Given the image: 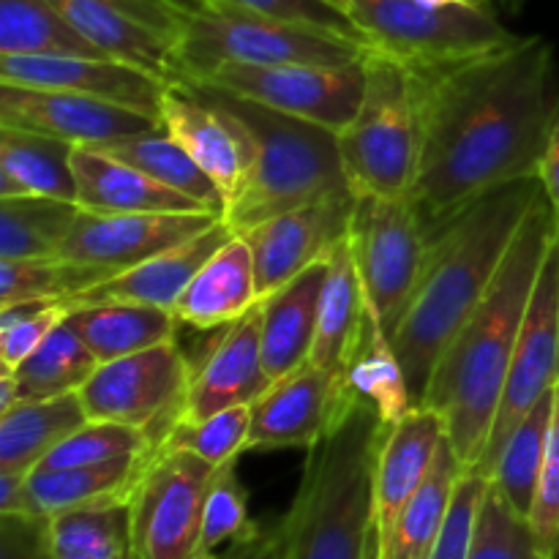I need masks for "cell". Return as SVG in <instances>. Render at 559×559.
I'll use <instances>...</instances> for the list:
<instances>
[{
    "instance_id": "obj_1",
    "label": "cell",
    "mask_w": 559,
    "mask_h": 559,
    "mask_svg": "<svg viewBox=\"0 0 559 559\" xmlns=\"http://www.w3.org/2000/svg\"><path fill=\"white\" fill-rule=\"evenodd\" d=\"M413 74L420 118L413 202L429 233L489 189L538 175L557 104L551 41L519 36Z\"/></svg>"
},
{
    "instance_id": "obj_2",
    "label": "cell",
    "mask_w": 559,
    "mask_h": 559,
    "mask_svg": "<svg viewBox=\"0 0 559 559\" xmlns=\"http://www.w3.org/2000/svg\"><path fill=\"white\" fill-rule=\"evenodd\" d=\"M557 233V216L544 191L519 227L495 282L435 366L420 407L437 409L445 418L448 440L464 469L478 467L486 451L519 331Z\"/></svg>"
},
{
    "instance_id": "obj_3",
    "label": "cell",
    "mask_w": 559,
    "mask_h": 559,
    "mask_svg": "<svg viewBox=\"0 0 559 559\" xmlns=\"http://www.w3.org/2000/svg\"><path fill=\"white\" fill-rule=\"evenodd\" d=\"M540 197L538 175L511 180L429 233L418 284L391 338L415 407L424 404L437 360L495 282L519 227Z\"/></svg>"
},
{
    "instance_id": "obj_4",
    "label": "cell",
    "mask_w": 559,
    "mask_h": 559,
    "mask_svg": "<svg viewBox=\"0 0 559 559\" xmlns=\"http://www.w3.org/2000/svg\"><path fill=\"white\" fill-rule=\"evenodd\" d=\"M391 424L371 404L353 409L309 448L284 522L282 559H369L380 544L374 513L377 459Z\"/></svg>"
},
{
    "instance_id": "obj_5",
    "label": "cell",
    "mask_w": 559,
    "mask_h": 559,
    "mask_svg": "<svg viewBox=\"0 0 559 559\" xmlns=\"http://www.w3.org/2000/svg\"><path fill=\"white\" fill-rule=\"evenodd\" d=\"M227 109L251 140V169L243 191L222 213L235 235L325 197L349 194L338 134L325 126L276 112L207 82H189Z\"/></svg>"
},
{
    "instance_id": "obj_6",
    "label": "cell",
    "mask_w": 559,
    "mask_h": 559,
    "mask_svg": "<svg viewBox=\"0 0 559 559\" xmlns=\"http://www.w3.org/2000/svg\"><path fill=\"white\" fill-rule=\"evenodd\" d=\"M371 44L325 27L271 20L224 3H197L180 14L178 82H202L227 63L347 66L369 55Z\"/></svg>"
},
{
    "instance_id": "obj_7",
    "label": "cell",
    "mask_w": 559,
    "mask_h": 559,
    "mask_svg": "<svg viewBox=\"0 0 559 559\" xmlns=\"http://www.w3.org/2000/svg\"><path fill=\"white\" fill-rule=\"evenodd\" d=\"M338 151L355 194L413 197L420 158L413 66L369 49L364 102L338 131Z\"/></svg>"
},
{
    "instance_id": "obj_8",
    "label": "cell",
    "mask_w": 559,
    "mask_h": 559,
    "mask_svg": "<svg viewBox=\"0 0 559 559\" xmlns=\"http://www.w3.org/2000/svg\"><path fill=\"white\" fill-rule=\"evenodd\" d=\"M349 16L371 49L407 66H440L516 41L491 0L435 5L426 0H349Z\"/></svg>"
},
{
    "instance_id": "obj_9",
    "label": "cell",
    "mask_w": 559,
    "mask_h": 559,
    "mask_svg": "<svg viewBox=\"0 0 559 559\" xmlns=\"http://www.w3.org/2000/svg\"><path fill=\"white\" fill-rule=\"evenodd\" d=\"M347 243L364 284L366 306L385 336L393 338L429 246V229L413 197L355 194Z\"/></svg>"
},
{
    "instance_id": "obj_10",
    "label": "cell",
    "mask_w": 559,
    "mask_h": 559,
    "mask_svg": "<svg viewBox=\"0 0 559 559\" xmlns=\"http://www.w3.org/2000/svg\"><path fill=\"white\" fill-rule=\"evenodd\" d=\"M213 467L178 448H153L129 497L134 559H202V516Z\"/></svg>"
},
{
    "instance_id": "obj_11",
    "label": "cell",
    "mask_w": 559,
    "mask_h": 559,
    "mask_svg": "<svg viewBox=\"0 0 559 559\" xmlns=\"http://www.w3.org/2000/svg\"><path fill=\"white\" fill-rule=\"evenodd\" d=\"M191 385V360L178 342L158 344L126 358L98 364L80 399L91 420L145 429L162 442L180 418Z\"/></svg>"
},
{
    "instance_id": "obj_12",
    "label": "cell",
    "mask_w": 559,
    "mask_h": 559,
    "mask_svg": "<svg viewBox=\"0 0 559 559\" xmlns=\"http://www.w3.org/2000/svg\"><path fill=\"white\" fill-rule=\"evenodd\" d=\"M202 82L338 134L364 102L366 58L347 66L227 63Z\"/></svg>"
},
{
    "instance_id": "obj_13",
    "label": "cell",
    "mask_w": 559,
    "mask_h": 559,
    "mask_svg": "<svg viewBox=\"0 0 559 559\" xmlns=\"http://www.w3.org/2000/svg\"><path fill=\"white\" fill-rule=\"evenodd\" d=\"M559 382V233L551 240L546 260L540 265L516 349H513L511 371H508L506 393L491 426L489 442L480 456V475L491 478L497 456L506 445L508 435L516 429L519 420L557 388Z\"/></svg>"
},
{
    "instance_id": "obj_14",
    "label": "cell",
    "mask_w": 559,
    "mask_h": 559,
    "mask_svg": "<svg viewBox=\"0 0 559 559\" xmlns=\"http://www.w3.org/2000/svg\"><path fill=\"white\" fill-rule=\"evenodd\" d=\"M107 58L178 82L180 14L197 0H49Z\"/></svg>"
},
{
    "instance_id": "obj_15",
    "label": "cell",
    "mask_w": 559,
    "mask_h": 559,
    "mask_svg": "<svg viewBox=\"0 0 559 559\" xmlns=\"http://www.w3.org/2000/svg\"><path fill=\"white\" fill-rule=\"evenodd\" d=\"M218 218V213H91L80 207L58 257L112 278L205 233Z\"/></svg>"
},
{
    "instance_id": "obj_16",
    "label": "cell",
    "mask_w": 559,
    "mask_h": 559,
    "mask_svg": "<svg viewBox=\"0 0 559 559\" xmlns=\"http://www.w3.org/2000/svg\"><path fill=\"white\" fill-rule=\"evenodd\" d=\"M353 207L355 191L325 197L267 218L240 235L251 249L260 300L317 262H325L333 249L347 240Z\"/></svg>"
},
{
    "instance_id": "obj_17",
    "label": "cell",
    "mask_w": 559,
    "mask_h": 559,
    "mask_svg": "<svg viewBox=\"0 0 559 559\" xmlns=\"http://www.w3.org/2000/svg\"><path fill=\"white\" fill-rule=\"evenodd\" d=\"M355 396L325 369L306 360L300 369L273 382L251 404V431L246 451L314 448L353 409Z\"/></svg>"
},
{
    "instance_id": "obj_18",
    "label": "cell",
    "mask_w": 559,
    "mask_h": 559,
    "mask_svg": "<svg viewBox=\"0 0 559 559\" xmlns=\"http://www.w3.org/2000/svg\"><path fill=\"white\" fill-rule=\"evenodd\" d=\"M0 126L38 131L76 147L102 151L120 140L158 129L162 120L104 98L0 82Z\"/></svg>"
},
{
    "instance_id": "obj_19",
    "label": "cell",
    "mask_w": 559,
    "mask_h": 559,
    "mask_svg": "<svg viewBox=\"0 0 559 559\" xmlns=\"http://www.w3.org/2000/svg\"><path fill=\"white\" fill-rule=\"evenodd\" d=\"M3 85L63 91L104 98L162 120V98L173 82L115 58H80V55H0Z\"/></svg>"
},
{
    "instance_id": "obj_20",
    "label": "cell",
    "mask_w": 559,
    "mask_h": 559,
    "mask_svg": "<svg viewBox=\"0 0 559 559\" xmlns=\"http://www.w3.org/2000/svg\"><path fill=\"white\" fill-rule=\"evenodd\" d=\"M162 123L200 164L224 197V211L243 191L251 169V140L224 107L189 82H173L162 98Z\"/></svg>"
},
{
    "instance_id": "obj_21",
    "label": "cell",
    "mask_w": 559,
    "mask_h": 559,
    "mask_svg": "<svg viewBox=\"0 0 559 559\" xmlns=\"http://www.w3.org/2000/svg\"><path fill=\"white\" fill-rule=\"evenodd\" d=\"M262 366V304L218 331L200 364L191 366V385L180 418L205 420L233 407H251L271 388Z\"/></svg>"
},
{
    "instance_id": "obj_22",
    "label": "cell",
    "mask_w": 559,
    "mask_h": 559,
    "mask_svg": "<svg viewBox=\"0 0 559 559\" xmlns=\"http://www.w3.org/2000/svg\"><path fill=\"white\" fill-rule=\"evenodd\" d=\"M233 238V229L224 224V218H218L205 233L194 235L186 243H178L173 249L162 251V254L151 257V260L131 267V271L118 273V276L85 289V293L66 300V304L71 309L102 304H140L173 311L180 295L191 284V278L197 276V271Z\"/></svg>"
},
{
    "instance_id": "obj_23",
    "label": "cell",
    "mask_w": 559,
    "mask_h": 559,
    "mask_svg": "<svg viewBox=\"0 0 559 559\" xmlns=\"http://www.w3.org/2000/svg\"><path fill=\"white\" fill-rule=\"evenodd\" d=\"M448 437L445 418L431 407H413L399 424L391 426L377 459L374 513L380 546L391 538L393 524L404 506L429 478L442 440Z\"/></svg>"
},
{
    "instance_id": "obj_24",
    "label": "cell",
    "mask_w": 559,
    "mask_h": 559,
    "mask_svg": "<svg viewBox=\"0 0 559 559\" xmlns=\"http://www.w3.org/2000/svg\"><path fill=\"white\" fill-rule=\"evenodd\" d=\"M76 205L91 213H213L202 202L158 183L142 169L96 151L74 147ZM222 216V213H218Z\"/></svg>"
},
{
    "instance_id": "obj_25",
    "label": "cell",
    "mask_w": 559,
    "mask_h": 559,
    "mask_svg": "<svg viewBox=\"0 0 559 559\" xmlns=\"http://www.w3.org/2000/svg\"><path fill=\"white\" fill-rule=\"evenodd\" d=\"M369 306H366L364 284L355 267L353 251L347 240L333 249L328 257L325 284L320 298V320H317V338L311 349V364L336 377L349 391V366L364 342Z\"/></svg>"
},
{
    "instance_id": "obj_26",
    "label": "cell",
    "mask_w": 559,
    "mask_h": 559,
    "mask_svg": "<svg viewBox=\"0 0 559 559\" xmlns=\"http://www.w3.org/2000/svg\"><path fill=\"white\" fill-rule=\"evenodd\" d=\"M328 260L295 276L262 298V366L271 382L300 369L311 358L320 320Z\"/></svg>"
},
{
    "instance_id": "obj_27",
    "label": "cell",
    "mask_w": 559,
    "mask_h": 559,
    "mask_svg": "<svg viewBox=\"0 0 559 559\" xmlns=\"http://www.w3.org/2000/svg\"><path fill=\"white\" fill-rule=\"evenodd\" d=\"M260 304L251 249L240 235L222 246L197 271L173 314L180 325L197 331H222Z\"/></svg>"
},
{
    "instance_id": "obj_28",
    "label": "cell",
    "mask_w": 559,
    "mask_h": 559,
    "mask_svg": "<svg viewBox=\"0 0 559 559\" xmlns=\"http://www.w3.org/2000/svg\"><path fill=\"white\" fill-rule=\"evenodd\" d=\"M74 147L58 136L0 126V200L52 197L76 202Z\"/></svg>"
},
{
    "instance_id": "obj_29",
    "label": "cell",
    "mask_w": 559,
    "mask_h": 559,
    "mask_svg": "<svg viewBox=\"0 0 559 559\" xmlns=\"http://www.w3.org/2000/svg\"><path fill=\"white\" fill-rule=\"evenodd\" d=\"M151 453L112 459V462L91 464V467L33 469L27 475L31 511L52 519L66 511H80V508L129 502Z\"/></svg>"
},
{
    "instance_id": "obj_30",
    "label": "cell",
    "mask_w": 559,
    "mask_h": 559,
    "mask_svg": "<svg viewBox=\"0 0 559 559\" xmlns=\"http://www.w3.org/2000/svg\"><path fill=\"white\" fill-rule=\"evenodd\" d=\"M80 393L41 402H20L0 413V473L31 475L44 459L87 424Z\"/></svg>"
},
{
    "instance_id": "obj_31",
    "label": "cell",
    "mask_w": 559,
    "mask_h": 559,
    "mask_svg": "<svg viewBox=\"0 0 559 559\" xmlns=\"http://www.w3.org/2000/svg\"><path fill=\"white\" fill-rule=\"evenodd\" d=\"M71 322L98 364L175 342L180 322L173 311L140 304H102L71 309Z\"/></svg>"
},
{
    "instance_id": "obj_32",
    "label": "cell",
    "mask_w": 559,
    "mask_h": 559,
    "mask_svg": "<svg viewBox=\"0 0 559 559\" xmlns=\"http://www.w3.org/2000/svg\"><path fill=\"white\" fill-rule=\"evenodd\" d=\"M464 473L451 440H442L429 478L424 480L413 500L404 506L402 516L393 524V533L380 546V559H429L440 530L445 524L453 491Z\"/></svg>"
},
{
    "instance_id": "obj_33",
    "label": "cell",
    "mask_w": 559,
    "mask_h": 559,
    "mask_svg": "<svg viewBox=\"0 0 559 559\" xmlns=\"http://www.w3.org/2000/svg\"><path fill=\"white\" fill-rule=\"evenodd\" d=\"M80 216V205L52 197L0 200V260L58 257Z\"/></svg>"
},
{
    "instance_id": "obj_34",
    "label": "cell",
    "mask_w": 559,
    "mask_h": 559,
    "mask_svg": "<svg viewBox=\"0 0 559 559\" xmlns=\"http://www.w3.org/2000/svg\"><path fill=\"white\" fill-rule=\"evenodd\" d=\"M98 369V360L76 333L71 314L49 333L41 347L27 355L14 369L22 402H41V399L69 396L80 393L82 385Z\"/></svg>"
},
{
    "instance_id": "obj_35",
    "label": "cell",
    "mask_w": 559,
    "mask_h": 559,
    "mask_svg": "<svg viewBox=\"0 0 559 559\" xmlns=\"http://www.w3.org/2000/svg\"><path fill=\"white\" fill-rule=\"evenodd\" d=\"M555 396L557 388L546 393L527 415L516 424V429L508 435L495 469H491V484L502 491L508 502L516 508L522 516H530L538 489L540 469H544L546 445L551 435V418H555Z\"/></svg>"
},
{
    "instance_id": "obj_36",
    "label": "cell",
    "mask_w": 559,
    "mask_h": 559,
    "mask_svg": "<svg viewBox=\"0 0 559 559\" xmlns=\"http://www.w3.org/2000/svg\"><path fill=\"white\" fill-rule=\"evenodd\" d=\"M0 55L107 58L49 0H0Z\"/></svg>"
},
{
    "instance_id": "obj_37",
    "label": "cell",
    "mask_w": 559,
    "mask_h": 559,
    "mask_svg": "<svg viewBox=\"0 0 559 559\" xmlns=\"http://www.w3.org/2000/svg\"><path fill=\"white\" fill-rule=\"evenodd\" d=\"M102 151L120 158V162L131 164V167L142 169V173L151 175L158 183L202 202L207 211L224 213L222 191L202 173L200 164L183 151V145L167 134L164 123L158 129L147 131V134L129 136V140H120L115 145L102 147Z\"/></svg>"
},
{
    "instance_id": "obj_38",
    "label": "cell",
    "mask_w": 559,
    "mask_h": 559,
    "mask_svg": "<svg viewBox=\"0 0 559 559\" xmlns=\"http://www.w3.org/2000/svg\"><path fill=\"white\" fill-rule=\"evenodd\" d=\"M347 385L355 399L371 404L380 413V418L391 426L399 424L415 407L402 360L393 353L391 338L385 336L380 322L371 317V311L364 342H360L353 366H349Z\"/></svg>"
},
{
    "instance_id": "obj_39",
    "label": "cell",
    "mask_w": 559,
    "mask_h": 559,
    "mask_svg": "<svg viewBox=\"0 0 559 559\" xmlns=\"http://www.w3.org/2000/svg\"><path fill=\"white\" fill-rule=\"evenodd\" d=\"M55 559H134L129 502L80 508L52 516Z\"/></svg>"
},
{
    "instance_id": "obj_40",
    "label": "cell",
    "mask_w": 559,
    "mask_h": 559,
    "mask_svg": "<svg viewBox=\"0 0 559 559\" xmlns=\"http://www.w3.org/2000/svg\"><path fill=\"white\" fill-rule=\"evenodd\" d=\"M107 278V273L98 267L76 265L63 257L0 260V306L27 300H71Z\"/></svg>"
},
{
    "instance_id": "obj_41",
    "label": "cell",
    "mask_w": 559,
    "mask_h": 559,
    "mask_svg": "<svg viewBox=\"0 0 559 559\" xmlns=\"http://www.w3.org/2000/svg\"><path fill=\"white\" fill-rule=\"evenodd\" d=\"M156 437L145 429L112 420H87L69 440L60 442L38 469H71L112 462L123 456H142L156 448Z\"/></svg>"
},
{
    "instance_id": "obj_42",
    "label": "cell",
    "mask_w": 559,
    "mask_h": 559,
    "mask_svg": "<svg viewBox=\"0 0 559 559\" xmlns=\"http://www.w3.org/2000/svg\"><path fill=\"white\" fill-rule=\"evenodd\" d=\"M249 431H251V407H233L224 413L211 415L205 420H183L178 418L167 429L158 445L178 448V451H189L194 456L205 459L213 467L240 459L249 448Z\"/></svg>"
},
{
    "instance_id": "obj_43",
    "label": "cell",
    "mask_w": 559,
    "mask_h": 559,
    "mask_svg": "<svg viewBox=\"0 0 559 559\" xmlns=\"http://www.w3.org/2000/svg\"><path fill=\"white\" fill-rule=\"evenodd\" d=\"M235 467H238V459L222 464L207 489L205 516H202V559H211L216 551H222V546L249 538L260 530V524L251 522L249 497Z\"/></svg>"
},
{
    "instance_id": "obj_44",
    "label": "cell",
    "mask_w": 559,
    "mask_h": 559,
    "mask_svg": "<svg viewBox=\"0 0 559 559\" xmlns=\"http://www.w3.org/2000/svg\"><path fill=\"white\" fill-rule=\"evenodd\" d=\"M469 559H546L527 516H522L495 484H489L480 506Z\"/></svg>"
},
{
    "instance_id": "obj_45",
    "label": "cell",
    "mask_w": 559,
    "mask_h": 559,
    "mask_svg": "<svg viewBox=\"0 0 559 559\" xmlns=\"http://www.w3.org/2000/svg\"><path fill=\"white\" fill-rule=\"evenodd\" d=\"M71 314L66 300H27L0 306V366L14 374L16 366L41 347L44 338Z\"/></svg>"
},
{
    "instance_id": "obj_46",
    "label": "cell",
    "mask_w": 559,
    "mask_h": 559,
    "mask_svg": "<svg viewBox=\"0 0 559 559\" xmlns=\"http://www.w3.org/2000/svg\"><path fill=\"white\" fill-rule=\"evenodd\" d=\"M489 484L491 478L480 475L478 469H464L456 484V491H453L440 538H437L429 559H469L475 524H478V513L480 506H484L486 491H489Z\"/></svg>"
},
{
    "instance_id": "obj_47",
    "label": "cell",
    "mask_w": 559,
    "mask_h": 559,
    "mask_svg": "<svg viewBox=\"0 0 559 559\" xmlns=\"http://www.w3.org/2000/svg\"><path fill=\"white\" fill-rule=\"evenodd\" d=\"M527 522L533 527L535 540H538L540 555L546 559H559V385L544 469H540V480L538 489H535L533 511H530Z\"/></svg>"
},
{
    "instance_id": "obj_48",
    "label": "cell",
    "mask_w": 559,
    "mask_h": 559,
    "mask_svg": "<svg viewBox=\"0 0 559 559\" xmlns=\"http://www.w3.org/2000/svg\"><path fill=\"white\" fill-rule=\"evenodd\" d=\"M197 3H224L233 9L251 11V14L271 16V20L295 22V25H311V27H325V31L347 33V36L364 38L353 16L344 14L328 0H197ZM366 41V38H364Z\"/></svg>"
},
{
    "instance_id": "obj_49",
    "label": "cell",
    "mask_w": 559,
    "mask_h": 559,
    "mask_svg": "<svg viewBox=\"0 0 559 559\" xmlns=\"http://www.w3.org/2000/svg\"><path fill=\"white\" fill-rule=\"evenodd\" d=\"M0 559H55L52 519L38 513H0Z\"/></svg>"
},
{
    "instance_id": "obj_50",
    "label": "cell",
    "mask_w": 559,
    "mask_h": 559,
    "mask_svg": "<svg viewBox=\"0 0 559 559\" xmlns=\"http://www.w3.org/2000/svg\"><path fill=\"white\" fill-rule=\"evenodd\" d=\"M284 557V522L271 527L257 530L249 538H240L235 544L224 546L211 559H282Z\"/></svg>"
},
{
    "instance_id": "obj_51",
    "label": "cell",
    "mask_w": 559,
    "mask_h": 559,
    "mask_svg": "<svg viewBox=\"0 0 559 559\" xmlns=\"http://www.w3.org/2000/svg\"><path fill=\"white\" fill-rule=\"evenodd\" d=\"M538 178L546 191V200H549L551 211H555L557 227H559V98L555 104V112H551L549 131H546L544 153H540V164H538Z\"/></svg>"
},
{
    "instance_id": "obj_52",
    "label": "cell",
    "mask_w": 559,
    "mask_h": 559,
    "mask_svg": "<svg viewBox=\"0 0 559 559\" xmlns=\"http://www.w3.org/2000/svg\"><path fill=\"white\" fill-rule=\"evenodd\" d=\"M0 513H33L25 475L0 473Z\"/></svg>"
},
{
    "instance_id": "obj_53",
    "label": "cell",
    "mask_w": 559,
    "mask_h": 559,
    "mask_svg": "<svg viewBox=\"0 0 559 559\" xmlns=\"http://www.w3.org/2000/svg\"><path fill=\"white\" fill-rule=\"evenodd\" d=\"M20 402L22 396L20 385H16V377L11 374V371H3V377H0V413H9V409H14Z\"/></svg>"
},
{
    "instance_id": "obj_54",
    "label": "cell",
    "mask_w": 559,
    "mask_h": 559,
    "mask_svg": "<svg viewBox=\"0 0 559 559\" xmlns=\"http://www.w3.org/2000/svg\"><path fill=\"white\" fill-rule=\"evenodd\" d=\"M524 3H527V0H497V5H500L506 14H519V11L524 9Z\"/></svg>"
},
{
    "instance_id": "obj_55",
    "label": "cell",
    "mask_w": 559,
    "mask_h": 559,
    "mask_svg": "<svg viewBox=\"0 0 559 559\" xmlns=\"http://www.w3.org/2000/svg\"><path fill=\"white\" fill-rule=\"evenodd\" d=\"M426 3H435V5H459V3H469V0H426Z\"/></svg>"
},
{
    "instance_id": "obj_56",
    "label": "cell",
    "mask_w": 559,
    "mask_h": 559,
    "mask_svg": "<svg viewBox=\"0 0 559 559\" xmlns=\"http://www.w3.org/2000/svg\"><path fill=\"white\" fill-rule=\"evenodd\" d=\"M328 3H333L336 9H342L344 14H349V0H328Z\"/></svg>"
},
{
    "instance_id": "obj_57",
    "label": "cell",
    "mask_w": 559,
    "mask_h": 559,
    "mask_svg": "<svg viewBox=\"0 0 559 559\" xmlns=\"http://www.w3.org/2000/svg\"><path fill=\"white\" fill-rule=\"evenodd\" d=\"M369 559H380V544L374 546V551H371V557Z\"/></svg>"
},
{
    "instance_id": "obj_58",
    "label": "cell",
    "mask_w": 559,
    "mask_h": 559,
    "mask_svg": "<svg viewBox=\"0 0 559 559\" xmlns=\"http://www.w3.org/2000/svg\"><path fill=\"white\" fill-rule=\"evenodd\" d=\"M557 385H559V382H557Z\"/></svg>"
}]
</instances>
